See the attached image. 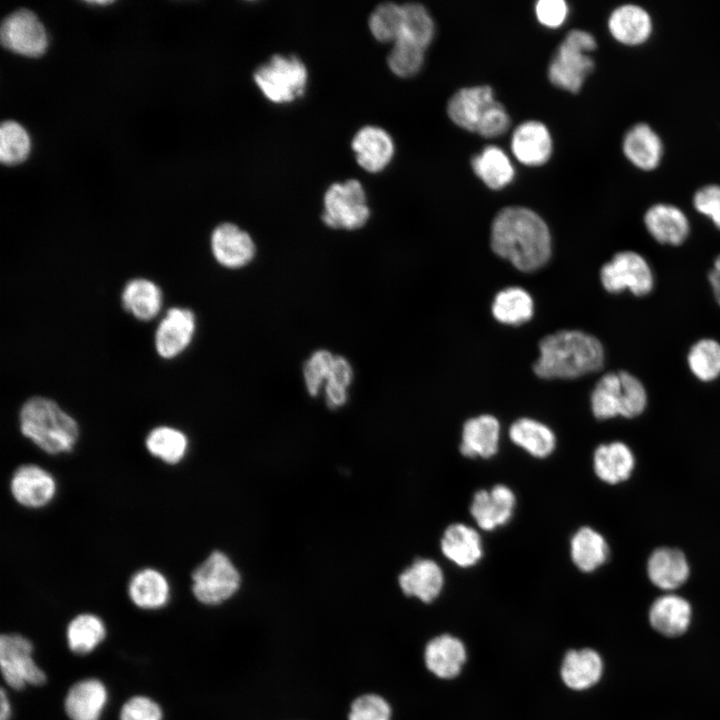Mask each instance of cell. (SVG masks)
<instances>
[{
	"instance_id": "obj_28",
	"label": "cell",
	"mask_w": 720,
	"mask_h": 720,
	"mask_svg": "<svg viewBox=\"0 0 720 720\" xmlns=\"http://www.w3.org/2000/svg\"><path fill=\"white\" fill-rule=\"evenodd\" d=\"M634 465V455L623 442L601 444L594 452L595 474L607 484L614 485L627 480L632 474Z\"/></svg>"
},
{
	"instance_id": "obj_11",
	"label": "cell",
	"mask_w": 720,
	"mask_h": 720,
	"mask_svg": "<svg viewBox=\"0 0 720 720\" xmlns=\"http://www.w3.org/2000/svg\"><path fill=\"white\" fill-rule=\"evenodd\" d=\"M0 38L6 49L27 57L41 56L48 46L43 24L28 9L14 11L3 20Z\"/></svg>"
},
{
	"instance_id": "obj_32",
	"label": "cell",
	"mask_w": 720,
	"mask_h": 720,
	"mask_svg": "<svg viewBox=\"0 0 720 720\" xmlns=\"http://www.w3.org/2000/svg\"><path fill=\"white\" fill-rule=\"evenodd\" d=\"M162 301L160 287L145 278L128 281L121 295L123 308L141 321L155 318L161 310Z\"/></svg>"
},
{
	"instance_id": "obj_50",
	"label": "cell",
	"mask_w": 720,
	"mask_h": 720,
	"mask_svg": "<svg viewBox=\"0 0 720 720\" xmlns=\"http://www.w3.org/2000/svg\"><path fill=\"white\" fill-rule=\"evenodd\" d=\"M538 21L547 27L562 25L568 14V5L563 0H540L535 5Z\"/></svg>"
},
{
	"instance_id": "obj_18",
	"label": "cell",
	"mask_w": 720,
	"mask_h": 720,
	"mask_svg": "<svg viewBox=\"0 0 720 720\" xmlns=\"http://www.w3.org/2000/svg\"><path fill=\"white\" fill-rule=\"evenodd\" d=\"M612 37L626 46H639L648 41L653 32V21L646 9L636 4L616 7L608 19Z\"/></svg>"
},
{
	"instance_id": "obj_12",
	"label": "cell",
	"mask_w": 720,
	"mask_h": 720,
	"mask_svg": "<svg viewBox=\"0 0 720 720\" xmlns=\"http://www.w3.org/2000/svg\"><path fill=\"white\" fill-rule=\"evenodd\" d=\"M196 329L192 310L172 307L161 319L155 332V348L159 356L172 359L181 354L191 343Z\"/></svg>"
},
{
	"instance_id": "obj_10",
	"label": "cell",
	"mask_w": 720,
	"mask_h": 720,
	"mask_svg": "<svg viewBox=\"0 0 720 720\" xmlns=\"http://www.w3.org/2000/svg\"><path fill=\"white\" fill-rule=\"evenodd\" d=\"M33 645L20 634L0 637V667L3 679L12 689L21 690L27 684L43 685L47 678L32 657Z\"/></svg>"
},
{
	"instance_id": "obj_45",
	"label": "cell",
	"mask_w": 720,
	"mask_h": 720,
	"mask_svg": "<svg viewBox=\"0 0 720 720\" xmlns=\"http://www.w3.org/2000/svg\"><path fill=\"white\" fill-rule=\"evenodd\" d=\"M335 355L325 349H319L310 356L303 368L304 382L308 393L317 396L330 373Z\"/></svg>"
},
{
	"instance_id": "obj_7",
	"label": "cell",
	"mask_w": 720,
	"mask_h": 720,
	"mask_svg": "<svg viewBox=\"0 0 720 720\" xmlns=\"http://www.w3.org/2000/svg\"><path fill=\"white\" fill-rule=\"evenodd\" d=\"M192 592L205 605H218L239 589L241 577L230 558L213 551L191 574Z\"/></svg>"
},
{
	"instance_id": "obj_2",
	"label": "cell",
	"mask_w": 720,
	"mask_h": 720,
	"mask_svg": "<svg viewBox=\"0 0 720 720\" xmlns=\"http://www.w3.org/2000/svg\"><path fill=\"white\" fill-rule=\"evenodd\" d=\"M533 370L543 379H573L599 371L605 359L601 342L580 330H561L539 342Z\"/></svg>"
},
{
	"instance_id": "obj_53",
	"label": "cell",
	"mask_w": 720,
	"mask_h": 720,
	"mask_svg": "<svg viewBox=\"0 0 720 720\" xmlns=\"http://www.w3.org/2000/svg\"><path fill=\"white\" fill-rule=\"evenodd\" d=\"M90 4L106 5L112 3L111 1H89Z\"/></svg>"
},
{
	"instance_id": "obj_23",
	"label": "cell",
	"mask_w": 720,
	"mask_h": 720,
	"mask_svg": "<svg viewBox=\"0 0 720 720\" xmlns=\"http://www.w3.org/2000/svg\"><path fill=\"white\" fill-rule=\"evenodd\" d=\"M399 585L404 594L430 603L441 593L444 574L437 562L431 559H416L399 575Z\"/></svg>"
},
{
	"instance_id": "obj_46",
	"label": "cell",
	"mask_w": 720,
	"mask_h": 720,
	"mask_svg": "<svg viewBox=\"0 0 720 720\" xmlns=\"http://www.w3.org/2000/svg\"><path fill=\"white\" fill-rule=\"evenodd\" d=\"M391 707L381 696L365 694L351 704L348 720H390Z\"/></svg>"
},
{
	"instance_id": "obj_29",
	"label": "cell",
	"mask_w": 720,
	"mask_h": 720,
	"mask_svg": "<svg viewBox=\"0 0 720 720\" xmlns=\"http://www.w3.org/2000/svg\"><path fill=\"white\" fill-rule=\"evenodd\" d=\"M427 668L439 678L449 679L459 674L466 660L463 643L450 635L432 639L424 653Z\"/></svg>"
},
{
	"instance_id": "obj_31",
	"label": "cell",
	"mask_w": 720,
	"mask_h": 720,
	"mask_svg": "<svg viewBox=\"0 0 720 720\" xmlns=\"http://www.w3.org/2000/svg\"><path fill=\"white\" fill-rule=\"evenodd\" d=\"M603 673L600 655L592 649L568 652L561 667L563 682L571 689L585 690L594 686Z\"/></svg>"
},
{
	"instance_id": "obj_33",
	"label": "cell",
	"mask_w": 720,
	"mask_h": 720,
	"mask_svg": "<svg viewBox=\"0 0 720 720\" xmlns=\"http://www.w3.org/2000/svg\"><path fill=\"white\" fill-rule=\"evenodd\" d=\"M510 440L536 458H546L556 447L554 432L544 423L531 418H519L508 430Z\"/></svg>"
},
{
	"instance_id": "obj_37",
	"label": "cell",
	"mask_w": 720,
	"mask_h": 720,
	"mask_svg": "<svg viewBox=\"0 0 720 720\" xmlns=\"http://www.w3.org/2000/svg\"><path fill=\"white\" fill-rule=\"evenodd\" d=\"M148 452L166 464H177L186 455L188 438L179 429L171 426L153 428L145 439Z\"/></svg>"
},
{
	"instance_id": "obj_21",
	"label": "cell",
	"mask_w": 720,
	"mask_h": 720,
	"mask_svg": "<svg viewBox=\"0 0 720 720\" xmlns=\"http://www.w3.org/2000/svg\"><path fill=\"white\" fill-rule=\"evenodd\" d=\"M552 138L547 127L539 121H526L513 132L511 149L521 163L542 165L552 153Z\"/></svg>"
},
{
	"instance_id": "obj_15",
	"label": "cell",
	"mask_w": 720,
	"mask_h": 720,
	"mask_svg": "<svg viewBox=\"0 0 720 720\" xmlns=\"http://www.w3.org/2000/svg\"><path fill=\"white\" fill-rule=\"evenodd\" d=\"M515 505L513 491L504 484H497L490 490L481 489L474 494L470 514L480 529L492 531L510 521Z\"/></svg>"
},
{
	"instance_id": "obj_13",
	"label": "cell",
	"mask_w": 720,
	"mask_h": 720,
	"mask_svg": "<svg viewBox=\"0 0 720 720\" xmlns=\"http://www.w3.org/2000/svg\"><path fill=\"white\" fill-rule=\"evenodd\" d=\"M57 486L53 476L35 464L19 466L10 480L13 498L27 508H41L54 498Z\"/></svg>"
},
{
	"instance_id": "obj_34",
	"label": "cell",
	"mask_w": 720,
	"mask_h": 720,
	"mask_svg": "<svg viewBox=\"0 0 720 720\" xmlns=\"http://www.w3.org/2000/svg\"><path fill=\"white\" fill-rule=\"evenodd\" d=\"M609 547L605 538L591 527H581L570 541V556L574 565L585 573L602 566L608 559Z\"/></svg>"
},
{
	"instance_id": "obj_16",
	"label": "cell",
	"mask_w": 720,
	"mask_h": 720,
	"mask_svg": "<svg viewBox=\"0 0 720 720\" xmlns=\"http://www.w3.org/2000/svg\"><path fill=\"white\" fill-rule=\"evenodd\" d=\"M494 102L493 91L487 85L462 88L449 99L447 114L457 126L477 132L480 122Z\"/></svg>"
},
{
	"instance_id": "obj_48",
	"label": "cell",
	"mask_w": 720,
	"mask_h": 720,
	"mask_svg": "<svg viewBox=\"0 0 720 720\" xmlns=\"http://www.w3.org/2000/svg\"><path fill=\"white\" fill-rule=\"evenodd\" d=\"M693 206L720 230V185L709 184L698 189L693 196Z\"/></svg>"
},
{
	"instance_id": "obj_36",
	"label": "cell",
	"mask_w": 720,
	"mask_h": 720,
	"mask_svg": "<svg viewBox=\"0 0 720 720\" xmlns=\"http://www.w3.org/2000/svg\"><path fill=\"white\" fill-rule=\"evenodd\" d=\"M106 636L103 621L90 613L79 614L68 624L66 638L69 649L78 655L92 652Z\"/></svg>"
},
{
	"instance_id": "obj_14",
	"label": "cell",
	"mask_w": 720,
	"mask_h": 720,
	"mask_svg": "<svg viewBox=\"0 0 720 720\" xmlns=\"http://www.w3.org/2000/svg\"><path fill=\"white\" fill-rule=\"evenodd\" d=\"M211 251L225 268L239 269L249 264L256 253L252 237L233 223H222L212 232Z\"/></svg>"
},
{
	"instance_id": "obj_43",
	"label": "cell",
	"mask_w": 720,
	"mask_h": 720,
	"mask_svg": "<svg viewBox=\"0 0 720 720\" xmlns=\"http://www.w3.org/2000/svg\"><path fill=\"white\" fill-rule=\"evenodd\" d=\"M31 149L26 130L17 122L4 121L0 127V160L6 165L23 162Z\"/></svg>"
},
{
	"instance_id": "obj_30",
	"label": "cell",
	"mask_w": 720,
	"mask_h": 720,
	"mask_svg": "<svg viewBox=\"0 0 720 720\" xmlns=\"http://www.w3.org/2000/svg\"><path fill=\"white\" fill-rule=\"evenodd\" d=\"M128 594L130 600L139 608L159 609L169 601L170 585L160 571L154 568H144L130 578Z\"/></svg>"
},
{
	"instance_id": "obj_40",
	"label": "cell",
	"mask_w": 720,
	"mask_h": 720,
	"mask_svg": "<svg viewBox=\"0 0 720 720\" xmlns=\"http://www.w3.org/2000/svg\"><path fill=\"white\" fill-rule=\"evenodd\" d=\"M403 23L400 37L427 48L434 36V22L428 10L420 3L402 5ZM399 37V38H400Z\"/></svg>"
},
{
	"instance_id": "obj_20",
	"label": "cell",
	"mask_w": 720,
	"mask_h": 720,
	"mask_svg": "<svg viewBox=\"0 0 720 720\" xmlns=\"http://www.w3.org/2000/svg\"><path fill=\"white\" fill-rule=\"evenodd\" d=\"M352 149L358 164L371 173L383 170L394 154L392 138L376 126L361 128L352 140Z\"/></svg>"
},
{
	"instance_id": "obj_4",
	"label": "cell",
	"mask_w": 720,
	"mask_h": 720,
	"mask_svg": "<svg viewBox=\"0 0 720 720\" xmlns=\"http://www.w3.org/2000/svg\"><path fill=\"white\" fill-rule=\"evenodd\" d=\"M647 391L643 383L628 371L604 374L591 393V409L599 420L617 416L634 418L646 409Z\"/></svg>"
},
{
	"instance_id": "obj_1",
	"label": "cell",
	"mask_w": 720,
	"mask_h": 720,
	"mask_svg": "<svg viewBox=\"0 0 720 720\" xmlns=\"http://www.w3.org/2000/svg\"><path fill=\"white\" fill-rule=\"evenodd\" d=\"M491 247L517 269L530 272L542 267L550 258V232L534 211L520 206L506 207L492 222Z\"/></svg>"
},
{
	"instance_id": "obj_5",
	"label": "cell",
	"mask_w": 720,
	"mask_h": 720,
	"mask_svg": "<svg viewBox=\"0 0 720 720\" xmlns=\"http://www.w3.org/2000/svg\"><path fill=\"white\" fill-rule=\"evenodd\" d=\"M596 48L594 36L584 30H571L557 48L548 67L550 82L577 93L594 69L589 53Z\"/></svg>"
},
{
	"instance_id": "obj_19",
	"label": "cell",
	"mask_w": 720,
	"mask_h": 720,
	"mask_svg": "<svg viewBox=\"0 0 720 720\" xmlns=\"http://www.w3.org/2000/svg\"><path fill=\"white\" fill-rule=\"evenodd\" d=\"M622 149L627 160L643 171L656 169L664 153L660 136L646 123H637L625 133Z\"/></svg>"
},
{
	"instance_id": "obj_49",
	"label": "cell",
	"mask_w": 720,
	"mask_h": 720,
	"mask_svg": "<svg viewBox=\"0 0 720 720\" xmlns=\"http://www.w3.org/2000/svg\"><path fill=\"white\" fill-rule=\"evenodd\" d=\"M510 119L504 106L495 100L484 115L477 129L484 137H497L507 131Z\"/></svg>"
},
{
	"instance_id": "obj_24",
	"label": "cell",
	"mask_w": 720,
	"mask_h": 720,
	"mask_svg": "<svg viewBox=\"0 0 720 720\" xmlns=\"http://www.w3.org/2000/svg\"><path fill=\"white\" fill-rule=\"evenodd\" d=\"M500 423L492 415L470 418L463 425L460 452L469 458L493 457L499 448Z\"/></svg>"
},
{
	"instance_id": "obj_22",
	"label": "cell",
	"mask_w": 720,
	"mask_h": 720,
	"mask_svg": "<svg viewBox=\"0 0 720 720\" xmlns=\"http://www.w3.org/2000/svg\"><path fill=\"white\" fill-rule=\"evenodd\" d=\"M108 692L98 679H83L68 690L64 708L70 720H99L106 706Z\"/></svg>"
},
{
	"instance_id": "obj_51",
	"label": "cell",
	"mask_w": 720,
	"mask_h": 720,
	"mask_svg": "<svg viewBox=\"0 0 720 720\" xmlns=\"http://www.w3.org/2000/svg\"><path fill=\"white\" fill-rule=\"evenodd\" d=\"M708 281L715 300L720 306V255L714 260L713 268L708 273Z\"/></svg>"
},
{
	"instance_id": "obj_27",
	"label": "cell",
	"mask_w": 720,
	"mask_h": 720,
	"mask_svg": "<svg viewBox=\"0 0 720 720\" xmlns=\"http://www.w3.org/2000/svg\"><path fill=\"white\" fill-rule=\"evenodd\" d=\"M691 618L692 609L689 602L675 594H666L657 598L649 610L651 626L667 637H677L685 633Z\"/></svg>"
},
{
	"instance_id": "obj_38",
	"label": "cell",
	"mask_w": 720,
	"mask_h": 720,
	"mask_svg": "<svg viewBox=\"0 0 720 720\" xmlns=\"http://www.w3.org/2000/svg\"><path fill=\"white\" fill-rule=\"evenodd\" d=\"M534 311L529 293L520 287L500 291L492 303V314L501 323L519 325L528 321Z\"/></svg>"
},
{
	"instance_id": "obj_25",
	"label": "cell",
	"mask_w": 720,
	"mask_h": 720,
	"mask_svg": "<svg viewBox=\"0 0 720 720\" xmlns=\"http://www.w3.org/2000/svg\"><path fill=\"white\" fill-rule=\"evenodd\" d=\"M443 555L461 568L476 565L483 555L482 541L479 533L463 523L448 526L441 538Z\"/></svg>"
},
{
	"instance_id": "obj_17",
	"label": "cell",
	"mask_w": 720,
	"mask_h": 720,
	"mask_svg": "<svg viewBox=\"0 0 720 720\" xmlns=\"http://www.w3.org/2000/svg\"><path fill=\"white\" fill-rule=\"evenodd\" d=\"M644 225L657 242L672 246L684 243L690 233V223L685 213L667 203L649 207L644 214Z\"/></svg>"
},
{
	"instance_id": "obj_6",
	"label": "cell",
	"mask_w": 720,
	"mask_h": 720,
	"mask_svg": "<svg viewBox=\"0 0 720 720\" xmlns=\"http://www.w3.org/2000/svg\"><path fill=\"white\" fill-rule=\"evenodd\" d=\"M254 81L274 103H289L300 97L307 82V69L297 56L274 55L254 72Z\"/></svg>"
},
{
	"instance_id": "obj_44",
	"label": "cell",
	"mask_w": 720,
	"mask_h": 720,
	"mask_svg": "<svg viewBox=\"0 0 720 720\" xmlns=\"http://www.w3.org/2000/svg\"><path fill=\"white\" fill-rule=\"evenodd\" d=\"M353 378V369L349 361L335 355L330 373L324 384L325 400L330 408H339L347 401V390Z\"/></svg>"
},
{
	"instance_id": "obj_3",
	"label": "cell",
	"mask_w": 720,
	"mask_h": 720,
	"mask_svg": "<svg viewBox=\"0 0 720 720\" xmlns=\"http://www.w3.org/2000/svg\"><path fill=\"white\" fill-rule=\"evenodd\" d=\"M20 432L47 454L71 452L79 438L77 421L52 399L34 396L19 412Z\"/></svg>"
},
{
	"instance_id": "obj_9",
	"label": "cell",
	"mask_w": 720,
	"mask_h": 720,
	"mask_svg": "<svg viewBox=\"0 0 720 720\" xmlns=\"http://www.w3.org/2000/svg\"><path fill=\"white\" fill-rule=\"evenodd\" d=\"M604 289L612 294L625 290L637 297L651 293L654 288L653 271L647 260L635 251H620L600 269Z\"/></svg>"
},
{
	"instance_id": "obj_26",
	"label": "cell",
	"mask_w": 720,
	"mask_h": 720,
	"mask_svg": "<svg viewBox=\"0 0 720 720\" xmlns=\"http://www.w3.org/2000/svg\"><path fill=\"white\" fill-rule=\"evenodd\" d=\"M650 581L658 588L671 591L679 588L689 577V565L682 551L661 547L653 551L647 563Z\"/></svg>"
},
{
	"instance_id": "obj_8",
	"label": "cell",
	"mask_w": 720,
	"mask_h": 720,
	"mask_svg": "<svg viewBox=\"0 0 720 720\" xmlns=\"http://www.w3.org/2000/svg\"><path fill=\"white\" fill-rule=\"evenodd\" d=\"M370 216L365 190L355 179L332 184L324 195L322 221L331 228L357 230Z\"/></svg>"
},
{
	"instance_id": "obj_35",
	"label": "cell",
	"mask_w": 720,
	"mask_h": 720,
	"mask_svg": "<svg viewBox=\"0 0 720 720\" xmlns=\"http://www.w3.org/2000/svg\"><path fill=\"white\" fill-rule=\"evenodd\" d=\"M474 173L494 190L508 185L514 177V168L506 153L497 146H487L471 161Z\"/></svg>"
},
{
	"instance_id": "obj_52",
	"label": "cell",
	"mask_w": 720,
	"mask_h": 720,
	"mask_svg": "<svg viewBox=\"0 0 720 720\" xmlns=\"http://www.w3.org/2000/svg\"><path fill=\"white\" fill-rule=\"evenodd\" d=\"M0 720H10L11 706L5 690L1 689L0 695Z\"/></svg>"
},
{
	"instance_id": "obj_41",
	"label": "cell",
	"mask_w": 720,
	"mask_h": 720,
	"mask_svg": "<svg viewBox=\"0 0 720 720\" xmlns=\"http://www.w3.org/2000/svg\"><path fill=\"white\" fill-rule=\"evenodd\" d=\"M402 23V5L392 2L378 5L368 21L372 35L382 43H394L401 35Z\"/></svg>"
},
{
	"instance_id": "obj_39",
	"label": "cell",
	"mask_w": 720,
	"mask_h": 720,
	"mask_svg": "<svg viewBox=\"0 0 720 720\" xmlns=\"http://www.w3.org/2000/svg\"><path fill=\"white\" fill-rule=\"evenodd\" d=\"M687 363L692 374L702 382L720 376V343L711 338L695 342L689 349Z\"/></svg>"
},
{
	"instance_id": "obj_47",
	"label": "cell",
	"mask_w": 720,
	"mask_h": 720,
	"mask_svg": "<svg viewBox=\"0 0 720 720\" xmlns=\"http://www.w3.org/2000/svg\"><path fill=\"white\" fill-rule=\"evenodd\" d=\"M162 716L158 703L141 695L128 699L120 711V720H162Z\"/></svg>"
},
{
	"instance_id": "obj_42",
	"label": "cell",
	"mask_w": 720,
	"mask_h": 720,
	"mask_svg": "<svg viewBox=\"0 0 720 720\" xmlns=\"http://www.w3.org/2000/svg\"><path fill=\"white\" fill-rule=\"evenodd\" d=\"M425 48L403 37L392 46L387 63L390 70L402 78L416 75L424 63Z\"/></svg>"
}]
</instances>
